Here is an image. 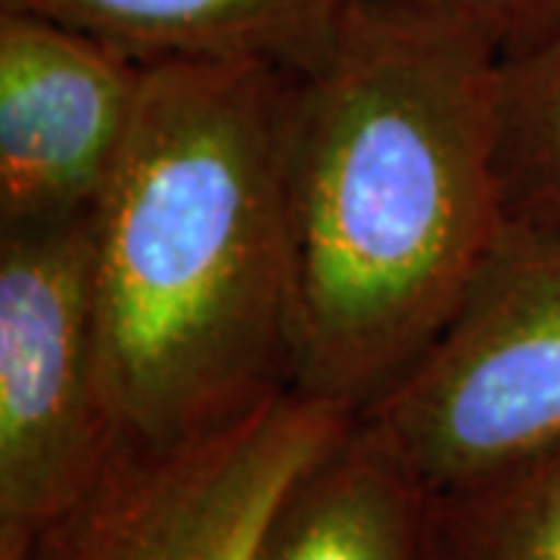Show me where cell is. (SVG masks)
I'll return each mask as SVG.
<instances>
[{
    "mask_svg": "<svg viewBox=\"0 0 560 560\" xmlns=\"http://www.w3.org/2000/svg\"><path fill=\"white\" fill-rule=\"evenodd\" d=\"M501 47L442 0H359L293 75L296 389L361 418L418 364L511 234Z\"/></svg>",
    "mask_w": 560,
    "mask_h": 560,
    "instance_id": "obj_1",
    "label": "cell"
},
{
    "mask_svg": "<svg viewBox=\"0 0 560 560\" xmlns=\"http://www.w3.org/2000/svg\"><path fill=\"white\" fill-rule=\"evenodd\" d=\"M293 72L143 66L128 138L88 215L106 405L121 448L202 440L296 389Z\"/></svg>",
    "mask_w": 560,
    "mask_h": 560,
    "instance_id": "obj_2",
    "label": "cell"
},
{
    "mask_svg": "<svg viewBox=\"0 0 560 560\" xmlns=\"http://www.w3.org/2000/svg\"><path fill=\"white\" fill-rule=\"evenodd\" d=\"M355 420L427 492L558 445V234L514 224L448 327Z\"/></svg>",
    "mask_w": 560,
    "mask_h": 560,
    "instance_id": "obj_3",
    "label": "cell"
},
{
    "mask_svg": "<svg viewBox=\"0 0 560 560\" xmlns=\"http://www.w3.org/2000/svg\"><path fill=\"white\" fill-rule=\"evenodd\" d=\"M119 452L88 215L0 231V560L75 508Z\"/></svg>",
    "mask_w": 560,
    "mask_h": 560,
    "instance_id": "obj_4",
    "label": "cell"
},
{
    "mask_svg": "<svg viewBox=\"0 0 560 560\" xmlns=\"http://www.w3.org/2000/svg\"><path fill=\"white\" fill-rule=\"evenodd\" d=\"M355 423L287 389L202 440L121 448L16 560H253L280 501Z\"/></svg>",
    "mask_w": 560,
    "mask_h": 560,
    "instance_id": "obj_5",
    "label": "cell"
},
{
    "mask_svg": "<svg viewBox=\"0 0 560 560\" xmlns=\"http://www.w3.org/2000/svg\"><path fill=\"white\" fill-rule=\"evenodd\" d=\"M143 66L0 7V231L91 215L135 119Z\"/></svg>",
    "mask_w": 560,
    "mask_h": 560,
    "instance_id": "obj_6",
    "label": "cell"
},
{
    "mask_svg": "<svg viewBox=\"0 0 560 560\" xmlns=\"http://www.w3.org/2000/svg\"><path fill=\"white\" fill-rule=\"evenodd\" d=\"M359 0H0L116 47L140 66L265 62L305 75Z\"/></svg>",
    "mask_w": 560,
    "mask_h": 560,
    "instance_id": "obj_7",
    "label": "cell"
},
{
    "mask_svg": "<svg viewBox=\"0 0 560 560\" xmlns=\"http://www.w3.org/2000/svg\"><path fill=\"white\" fill-rule=\"evenodd\" d=\"M427 489L359 420L280 501L253 560H420Z\"/></svg>",
    "mask_w": 560,
    "mask_h": 560,
    "instance_id": "obj_8",
    "label": "cell"
},
{
    "mask_svg": "<svg viewBox=\"0 0 560 560\" xmlns=\"http://www.w3.org/2000/svg\"><path fill=\"white\" fill-rule=\"evenodd\" d=\"M420 560H560V442L427 492Z\"/></svg>",
    "mask_w": 560,
    "mask_h": 560,
    "instance_id": "obj_9",
    "label": "cell"
},
{
    "mask_svg": "<svg viewBox=\"0 0 560 560\" xmlns=\"http://www.w3.org/2000/svg\"><path fill=\"white\" fill-rule=\"evenodd\" d=\"M499 168L511 224L560 237V28L501 57Z\"/></svg>",
    "mask_w": 560,
    "mask_h": 560,
    "instance_id": "obj_10",
    "label": "cell"
},
{
    "mask_svg": "<svg viewBox=\"0 0 560 560\" xmlns=\"http://www.w3.org/2000/svg\"><path fill=\"white\" fill-rule=\"evenodd\" d=\"M480 22L504 54L536 44L560 28V0H442Z\"/></svg>",
    "mask_w": 560,
    "mask_h": 560,
    "instance_id": "obj_11",
    "label": "cell"
}]
</instances>
